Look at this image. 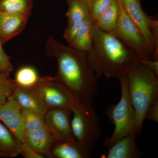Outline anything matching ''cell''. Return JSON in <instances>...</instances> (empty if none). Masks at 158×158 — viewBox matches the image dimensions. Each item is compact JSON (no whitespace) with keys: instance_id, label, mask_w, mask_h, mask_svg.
Instances as JSON below:
<instances>
[{"instance_id":"1","label":"cell","mask_w":158,"mask_h":158,"mask_svg":"<svg viewBox=\"0 0 158 158\" xmlns=\"http://www.w3.org/2000/svg\"><path fill=\"white\" fill-rule=\"evenodd\" d=\"M46 53L58 63L56 78L67 88L73 98L91 106L97 93V78L87 58V54L65 46L52 36L46 44Z\"/></svg>"},{"instance_id":"2","label":"cell","mask_w":158,"mask_h":158,"mask_svg":"<svg viewBox=\"0 0 158 158\" xmlns=\"http://www.w3.org/2000/svg\"><path fill=\"white\" fill-rule=\"evenodd\" d=\"M87 56L97 79L103 75L118 79L142 59L114 34L94 25L93 44Z\"/></svg>"},{"instance_id":"3","label":"cell","mask_w":158,"mask_h":158,"mask_svg":"<svg viewBox=\"0 0 158 158\" xmlns=\"http://www.w3.org/2000/svg\"><path fill=\"white\" fill-rule=\"evenodd\" d=\"M126 77L130 99L135 113V133L139 135L147 110L158 99V76L139 62L130 69Z\"/></svg>"},{"instance_id":"4","label":"cell","mask_w":158,"mask_h":158,"mask_svg":"<svg viewBox=\"0 0 158 158\" xmlns=\"http://www.w3.org/2000/svg\"><path fill=\"white\" fill-rule=\"evenodd\" d=\"M118 80L121 88L120 100L116 104L110 106L106 111L107 115L114 126L112 135L104 141V145L107 148L125 136L135 133V113L130 98L126 75Z\"/></svg>"},{"instance_id":"5","label":"cell","mask_w":158,"mask_h":158,"mask_svg":"<svg viewBox=\"0 0 158 158\" xmlns=\"http://www.w3.org/2000/svg\"><path fill=\"white\" fill-rule=\"evenodd\" d=\"M71 127L73 138L82 143H93L101 135L98 118L92 105L88 106L75 100L71 108Z\"/></svg>"},{"instance_id":"6","label":"cell","mask_w":158,"mask_h":158,"mask_svg":"<svg viewBox=\"0 0 158 158\" xmlns=\"http://www.w3.org/2000/svg\"><path fill=\"white\" fill-rule=\"evenodd\" d=\"M119 15L112 34L121 40L142 59H152V54L141 31L128 16L119 0Z\"/></svg>"},{"instance_id":"7","label":"cell","mask_w":158,"mask_h":158,"mask_svg":"<svg viewBox=\"0 0 158 158\" xmlns=\"http://www.w3.org/2000/svg\"><path fill=\"white\" fill-rule=\"evenodd\" d=\"M34 87L48 110L57 108L71 110L75 100L67 88L55 77H40Z\"/></svg>"},{"instance_id":"8","label":"cell","mask_w":158,"mask_h":158,"mask_svg":"<svg viewBox=\"0 0 158 158\" xmlns=\"http://www.w3.org/2000/svg\"><path fill=\"white\" fill-rule=\"evenodd\" d=\"M122 6L128 16L138 26L144 36L150 52L152 59L158 60V52L149 29L150 16L148 15L141 7L140 0H119Z\"/></svg>"},{"instance_id":"9","label":"cell","mask_w":158,"mask_h":158,"mask_svg":"<svg viewBox=\"0 0 158 158\" xmlns=\"http://www.w3.org/2000/svg\"><path fill=\"white\" fill-rule=\"evenodd\" d=\"M72 111L67 108H57L48 110L44 115L47 126L57 140H75L71 127Z\"/></svg>"},{"instance_id":"10","label":"cell","mask_w":158,"mask_h":158,"mask_svg":"<svg viewBox=\"0 0 158 158\" xmlns=\"http://www.w3.org/2000/svg\"><path fill=\"white\" fill-rule=\"evenodd\" d=\"M0 120L21 143L24 142V121L21 108L12 95L0 105Z\"/></svg>"},{"instance_id":"11","label":"cell","mask_w":158,"mask_h":158,"mask_svg":"<svg viewBox=\"0 0 158 158\" xmlns=\"http://www.w3.org/2000/svg\"><path fill=\"white\" fill-rule=\"evenodd\" d=\"M95 146L93 143H82L76 140H56L48 155L52 158H89Z\"/></svg>"},{"instance_id":"12","label":"cell","mask_w":158,"mask_h":158,"mask_svg":"<svg viewBox=\"0 0 158 158\" xmlns=\"http://www.w3.org/2000/svg\"><path fill=\"white\" fill-rule=\"evenodd\" d=\"M68 10L66 16L68 25L63 37L69 44L71 42L79 27L86 17L90 15L88 6L81 0H66Z\"/></svg>"},{"instance_id":"13","label":"cell","mask_w":158,"mask_h":158,"mask_svg":"<svg viewBox=\"0 0 158 158\" xmlns=\"http://www.w3.org/2000/svg\"><path fill=\"white\" fill-rule=\"evenodd\" d=\"M29 17L0 11V41L3 45L22 32Z\"/></svg>"},{"instance_id":"14","label":"cell","mask_w":158,"mask_h":158,"mask_svg":"<svg viewBox=\"0 0 158 158\" xmlns=\"http://www.w3.org/2000/svg\"><path fill=\"white\" fill-rule=\"evenodd\" d=\"M12 96L16 100L22 109L44 116L48 110L42 102L35 87L24 88L16 85Z\"/></svg>"},{"instance_id":"15","label":"cell","mask_w":158,"mask_h":158,"mask_svg":"<svg viewBox=\"0 0 158 158\" xmlns=\"http://www.w3.org/2000/svg\"><path fill=\"white\" fill-rule=\"evenodd\" d=\"M136 133L125 136L108 147L107 158H138L142 155L136 141Z\"/></svg>"},{"instance_id":"16","label":"cell","mask_w":158,"mask_h":158,"mask_svg":"<svg viewBox=\"0 0 158 158\" xmlns=\"http://www.w3.org/2000/svg\"><path fill=\"white\" fill-rule=\"evenodd\" d=\"M56 140L55 136L48 127L24 133V143L47 157Z\"/></svg>"},{"instance_id":"17","label":"cell","mask_w":158,"mask_h":158,"mask_svg":"<svg viewBox=\"0 0 158 158\" xmlns=\"http://www.w3.org/2000/svg\"><path fill=\"white\" fill-rule=\"evenodd\" d=\"M94 24L90 15L83 21L69 46L77 50L88 53L93 44Z\"/></svg>"},{"instance_id":"18","label":"cell","mask_w":158,"mask_h":158,"mask_svg":"<svg viewBox=\"0 0 158 158\" xmlns=\"http://www.w3.org/2000/svg\"><path fill=\"white\" fill-rule=\"evenodd\" d=\"M21 144L7 127L0 122V157L14 158L21 155Z\"/></svg>"},{"instance_id":"19","label":"cell","mask_w":158,"mask_h":158,"mask_svg":"<svg viewBox=\"0 0 158 158\" xmlns=\"http://www.w3.org/2000/svg\"><path fill=\"white\" fill-rule=\"evenodd\" d=\"M118 0H114L112 5L94 21V26L103 31L112 33L116 26L119 15Z\"/></svg>"},{"instance_id":"20","label":"cell","mask_w":158,"mask_h":158,"mask_svg":"<svg viewBox=\"0 0 158 158\" xmlns=\"http://www.w3.org/2000/svg\"><path fill=\"white\" fill-rule=\"evenodd\" d=\"M40 77L36 68L31 65H25L16 71L14 81L18 87L31 88L37 85Z\"/></svg>"},{"instance_id":"21","label":"cell","mask_w":158,"mask_h":158,"mask_svg":"<svg viewBox=\"0 0 158 158\" xmlns=\"http://www.w3.org/2000/svg\"><path fill=\"white\" fill-rule=\"evenodd\" d=\"M34 0H0V11L30 16Z\"/></svg>"},{"instance_id":"22","label":"cell","mask_w":158,"mask_h":158,"mask_svg":"<svg viewBox=\"0 0 158 158\" xmlns=\"http://www.w3.org/2000/svg\"><path fill=\"white\" fill-rule=\"evenodd\" d=\"M24 121L25 132L42 129L47 127L44 115L22 109Z\"/></svg>"},{"instance_id":"23","label":"cell","mask_w":158,"mask_h":158,"mask_svg":"<svg viewBox=\"0 0 158 158\" xmlns=\"http://www.w3.org/2000/svg\"><path fill=\"white\" fill-rule=\"evenodd\" d=\"M15 85L10 74L0 71V105L3 104L13 93Z\"/></svg>"},{"instance_id":"24","label":"cell","mask_w":158,"mask_h":158,"mask_svg":"<svg viewBox=\"0 0 158 158\" xmlns=\"http://www.w3.org/2000/svg\"><path fill=\"white\" fill-rule=\"evenodd\" d=\"M114 0H93L89 7L90 15L93 21L107 9Z\"/></svg>"},{"instance_id":"25","label":"cell","mask_w":158,"mask_h":158,"mask_svg":"<svg viewBox=\"0 0 158 158\" xmlns=\"http://www.w3.org/2000/svg\"><path fill=\"white\" fill-rule=\"evenodd\" d=\"M0 41V71L10 74L14 70V67L10 62L11 57L6 53Z\"/></svg>"},{"instance_id":"26","label":"cell","mask_w":158,"mask_h":158,"mask_svg":"<svg viewBox=\"0 0 158 158\" xmlns=\"http://www.w3.org/2000/svg\"><path fill=\"white\" fill-rule=\"evenodd\" d=\"M21 155L25 158H44L46 156L38 152L29 146L25 143L21 144Z\"/></svg>"},{"instance_id":"27","label":"cell","mask_w":158,"mask_h":158,"mask_svg":"<svg viewBox=\"0 0 158 158\" xmlns=\"http://www.w3.org/2000/svg\"><path fill=\"white\" fill-rule=\"evenodd\" d=\"M145 119L158 122V99L154 102L148 108L145 115Z\"/></svg>"},{"instance_id":"28","label":"cell","mask_w":158,"mask_h":158,"mask_svg":"<svg viewBox=\"0 0 158 158\" xmlns=\"http://www.w3.org/2000/svg\"><path fill=\"white\" fill-rule=\"evenodd\" d=\"M149 29L155 44L156 50L158 52V21L152 16L150 17Z\"/></svg>"},{"instance_id":"29","label":"cell","mask_w":158,"mask_h":158,"mask_svg":"<svg viewBox=\"0 0 158 158\" xmlns=\"http://www.w3.org/2000/svg\"><path fill=\"white\" fill-rule=\"evenodd\" d=\"M139 62L158 76V60L141 59Z\"/></svg>"},{"instance_id":"30","label":"cell","mask_w":158,"mask_h":158,"mask_svg":"<svg viewBox=\"0 0 158 158\" xmlns=\"http://www.w3.org/2000/svg\"><path fill=\"white\" fill-rule=\"evenodd\" d=\"M81 1L84 2H85V4L88 6V7H89V8L90 3H91L93 0H81Z\"/></svg>"}]
</instances>
